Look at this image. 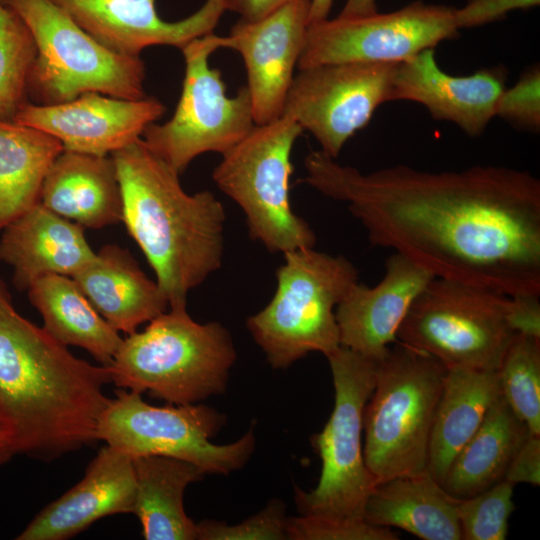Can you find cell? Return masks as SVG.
<instances>
[{
	"mask_svg": "<svg viewBox=\"0 0 540 540\" xmlns=\"http://www.w3.org/2000/svg\"><path fill=\"white\" fill-rule=\"evenodd\" d=\"M375 360L363 414L366 466L376 485L427 470L429 441L447 368L398 341Z\"/></svg>",
	"mask_w": 540,
	"mask_h": 540,
	"instance_id": "5",
	"label": "cell"
},
{
	"mask_svg": "<svg viewBox=\"0 0 540 540\" xmlns=\"http://www.w3.org/2000/svg\"><path fill=\"white\" fill-rule=\"evenodd\" d=\"M269 303L250 316L247 329L274 369H285L311 352L326 357L340 345L335 309L359 281L344 256L297 249L284 253Z\"/></svg>",
	"mask_w": 540,
	"mask_h": 540,
	"instance_id": "6",
	"label": "cell"
},
{
	"mask_svg": "<svg viewBox=\"0 0 540 540\" xmlns=\"http://www.w3.org/2000/svg\"><path fill=\"white\" fill-rule=\"evenodd\" d=\"M220 48H224V36L213 33L180 48L185 76L175 112L163 124H149L141 136L179 174L203 153L224 154L255 126L247 87L228 97L220 70L209 65L210 55Z\"/></svg>",
	"mask_w": 540,
	"mask_h": 540,
	"instance_id": "12",
	"label": "cell"
},
{
	"mask_svg": "<svg viewBox=\"0 0 540 540\" xmlns=\"http://www.w3.org/2000/svg\"><path fill=\"white\" fill-rule=\"evenodd\" d=\"M16 455L9 429L0 415V466Z\"/></svg>",
	"mask_w": 540,
	"mask_h": 540,
	"instance_id": "41",
	"label": "cell"
},
{
	"mask_svg": "<svg viewBox=\"0 0 540 540\" xmlns=\"http://www.w3.org/2000/svg\"><path fill=\"white\" fill-rule=\"evenodd\" d=\"M505 480L513 485L540 484V435L529 434L513 456Z\"/></svg>",
	"mask_w": 540,
	"mask_h": 540,
	"instance_id": "37",
	"label": "cell"
},
{
	"mask_svg": "<svg viewBox=\"0 0 540 540\" xmlns=\"http://www.w3.org/2000/svg\"><path fill=\"white\" fill-rule=\"evenodd\" d=\"M514 486L502 480L468 498L456 499L462 540H504L514 511Z\"/></svg>",
	"mask_w": 540,
	"mask_h": 540,
	"instance_id": "32",
	"label": "cell"
},
{
	"mask_svg": "<svg viewBox=\"0 0 540 540\" xmlns=\"http://www.w3.org/2000/svg\"><path fill=\"white\" fill-rule=\"evenodd\" d=\"M540 0H468L462 8H455L457 28H473L503 19L517 9L538 6Z\"/></svg>",
	"mask_w": 540,
	"mask_h": 540,
	"instance_id": "36",
	"label": "cell"
},
{
	"mask_svg": "<svg viewBox=\"0 0 540 540\" xmlns=\"http://www.w3.org/2000/svg\"><path fill=\"white\" fill-rule=\"evenodd\" d=\"M537 294L510 296L508 320L516 334L540 339V300Z\"/></svg>",
	"mask_w": 540,
	"mask_h": 540,
	"instance_id": "38",
	"label": "cell"
},
{
	"mask_svg": "<svg viewBox=\"0 0 540 540\" xmlns=\"http://www.w3.org/2000/svg\"><path fill=\"white\" fill-rule=\"evenodd\" d=\"M529 434L525 423L500 396L452 460L442 487L452 497L463 499L504 480L513 456Z\"/></svg>",
	"mask_w": 540,
	"mask_h": 540,
	"instance_id": "28",
	"label": "cell"
},
{
	"mask_svg": "<svg viewBox=\"0 0 540 540\" xmlns=\"http://www.w3.org/2000/svg\"><path fill=\"white\" fill-rule=\"evenodd\" d=\"M40 203L84 228L122 222V192L112 156L63 150L46 174Z\"/></svg>",
	"mask_w": 540,
	"mask_h": 540,
	"instance_id": "22",
	"label": "cell"
},
{
	"mask_svg": "<svg viewBox=\"0 0 540 540\" xmlns=\"http://www.w3.org/2000/svg\"><path fill=\"white\" fill-rule=\"evenodd\" d=\"M286 536L292 540H397L390 528L365 520H339L300 515L286 520Z\"/></svg>",
	"mask_w": 540,
	"mask_h": 540,
	"instance_id": "34",
	"label": "cell"
},
{
	"mask_svg": "<svg viewBox=\"0 0 540 540\" xmlns=\"http://www.w3.org/2000/svg\"><path fill=\"white\" fill-rule=\"evenodd\" d=\"M301 182L347 204L370 242L434 277L505 295H540V180L473 166L430 172L395 165L364 173L320 150Z\"/></svg>",
	"mask_w": 540,
	"mask_h": 540,
	"instance_id": "1",
	"label": "cell"
},
{
	"mask_svg": "<svg viewBox=\"0 0 540 540\" xmlns=\"http://www.w3.org/2000/svg\"><path fill=\"white\" fill-rule=\"evenodd\" d=\"M309 9L310 1H290L258 20L240 19L224 36V48L237 51L245 64L255 125L283 115L306 38Z\"/></svg>",
	"mask_w": 540,
	"mask_h": 540,
	"instance_id": "15",
	"label": "cell"
},
{
	"mask_svg": "<svg viewBox=\"0 0 540 540\" xmlns=\"http://www.w3.org/2000/svg\"><path fill=\"white\" fill-rule=\"evenodd\" d=\"M85 228L40 202L1 230L0 261L13 269L16 289L27 291L40 277H72L95 257Z\"/></svg>",
	"mask_w": 540,
	"mask_h": 540,
	"instance_id": "21",
	"label": "cell"
},
{
	"mask_svg": "<svg viewBox=\"0 0 540 540\" xmlns=\"http://www.w3.org/2000/svg\"><path fill=\"white\" fill-rule=\"evenodd\" d=\"M434 276L394 252L385 262L380 282L359 281L338 303L335 317L340 345L372 360L397 341L396 334L411 304Z\"/></svg>",
	"mask_w": 540,
	"mask_h": 540,
	"instance_id": "19",
	"label": "cell"
},
{
	"mask_svg": "<svg viewBox=\"0 0 540 540\" xmlns=\"http://www.w3.org/2000/svg\"><path fill=\"white\" fill-rule=\"evenodd\" d=\"M335 400L333 411L312 444L322 463L317 486L295 488L300 515L364 520V508L376 481L366 466L363 414L375 383V360L340 346L327 356Z\"/></svg>",
	"mask_w": 540,
	"mask_h": 540,
	"instance_id": "10",
	"label": "cell"
},
{
	"mask_svg": "<svg viewBox=\"0 0 540 540\" xmlns=\"http://www.w3.org/2000/svg\"><path fill=\"white\" fill-rule=\"evenodd\" d=\"M398 63H331L299 69L284 112L336 159L343 146L364 128L376 109L390 101Z\"/></svg>",
	"mask_w": 540,
	"mask_h": 540,
	"instance_id": "14",
	"label": "cell"
},
{
	"mask_svg": "<svg viewBox=\"0 0 540 540\" xmlns=\"http://www.w3.org/2000/svg\"><path fill=\"white\" fill-rule=\"evenodd\" d=\"M123 199V219L152 267L169 307L222 264L226 213L210 191L188 194L179 173L140 138L110 154Z\"/></svg>",
	"mask_w": 540,
	"mask_h": 540,
	"instance_id": "3",
	"label": "cell"
},
{
	"mask_svg": "<svg viewBox=\"0 0 540 540\" xmlns=\"http://www.w3.org/2000/svg\"><path fill=\"white\" fill-rule=\"evenodd\" d=\"M37 49L21 16L0 0V119L13 121L29 101L27 80Z\"/></svg>",
	"mask_w": 540,
	"mask_h": 540,
	"instance_id": "30",
	"label": "cell"
},
{
	"mask_svg": "<svg viewBox=\"0 0 540 540\" xmlns=\"http://www.w3.org/2000/svg\"><path fill=\"white\" fill-rule=\"evenodd\" d=\"M63 150L42 130L0 119V232L40 202L46 174Z\"/></svg>",
	"mask_w": 540,
	"mask_h": 540,
	"instance_id": "29",
	"label": "cell"
},
{
	"mask_svg": "<svg viewBox=\"0 0 540 540\" xmlns=\"http://www.w3.org/2000/svg\"><path fill=\"white\" fill-rule=\"evenodd\" d=\"M496 116L518 129L534 133L539 132V65L526 69L511 88L504 89L496 104Z\"/></svg>",
	"mask_w": 540,
	"mask_h": 540,
	"instance_id": "35",
	"label": "cell"
},
{
	"mask_svg": "<svg viewBox=\"0 0 540 540\" xmlns=\"http://www.w3.org/2000/svg\"><path fill=\"white\" fill-rule=\"evenodd\" d=\"M98 43L112 52L140 56L147 47H183L213 33L226 11L221 0H206L190 16L170 22L162 19L156 0H52Z\"/></svg>",
	"mask_w": 540,
	"mask_h": 540,
	"instance_id": "17",
	"label": "cell"
},
{
	"mask_svg": "<svg viewBox=\"0 0 540 540\" xmlns=\"http://www.w3.org/2000/svg\"><path fill=\"white\" fill-rule=\"evenodd\" d=\"M136 496L133 513L146 540L197 539V523L184 509V492L205 472L176 458L148 455L133 458Z\"/></svg>",
	"mask_w": 540,
	"mask_h": 540,
	"instance_id": "26",
	"label": "cell"
},
{
	"mask_svg": "<svg viewBox=\"0 0 540 540\" xmlns=\"http://www.w3.org/2000/svg\"><path fill=\"white\" fill-rule=\"evenodd\" d=\"M135 496L133 459L106 444L81 481L44 507L16 539L71 538L103 517L133 513Z\"/></svg>",
	"mask_w": 540,
	"mask_h": 540,
	"instance_id": "20",
	"label": "cell"
},
{
	"mask_svg": "<svg viewBox=\"0 0 540 540\" xmlns=\"http://www.w3.org/2000/svg\"><path fill=\"white\" fill-rule=\"evenodd\" d=\"M5 1L24 20L36 44L27 80L30 102L54 105L86 92L128 100L147 97L140 56L105 48L52 0Z\"/></svg>",
	"mask_w": 540,
	"mask_h": 540,
	"instance_id": "7",
	"label": "cell"
},
{
	"mask_svg": "<svg viewBox=\"0 0 540 540\" xmlns=\"http://www.w3.org/2000/svg\"><path fill=\"white\" fill-rule=\"evenodd\" d=\"M501 396L497 371L447 370L432 425L427 470L442 484L465 443Z\"/></svg>",
	"mask_w": 540,
	"mask_h": 540,
	"instance_id": "25",
	"label": "cell"
},
{
	"mask_svg": "<svg viewBox=\"0 0 540 540\" xmlns=\"http://www.w3.org/2000/svg\"><path fill=\"white\" fill-rule=\"evenodd\" d=\"M364 520L423 540H462L456 498L428 470L377 484L365 504Z\"/></svg>",
	"mask_w": 540,
	"mask_h": 540,
	"instance_id": "24",
	"label": "cell"
},
{
	"mask_svg": "<svg viewBox=\"0 0 540 540\" xmlns=\"http://www.w3.org/2000/svg\"><path fill=\"white\" fill-rule=\"evenodd\" d=\"M290 1L294 0H221L225 10L239 14L245 21L258 20Z\"/></svg>",
	"mask_w": 540,
	"mask_h": 540,
	"instance_id": "39",
	"label": "cell"
},
{
	"mask_svg": "<svg viewBox=\"0 0 540 540\" xmlns=\"http://www.w3.org/2000/svg\"><path fill=\"white\" fill-rule=\"evenodd\" d=\"M72 278L119 333L131 334L169 308L157 282L147 277L127 249L117 244L104 245Z\"/></svg>",
	"mask_w": 540,
	"mask_h": 540,
	"instance_id": "23",
	"label": "cell"
},
{
	"mask_svg": "<svg viewBox=\"0 0 540 540\" xmlns=\"http://www.w3.org/2000/svg\"><path fill=\"white\" fill-rule=\"evenodd\" d=\"M165 110L154 97L128 100L86 92L54 105L28 101L13 121L54 136L64 150L110 155L140 139L145 128Z\"/></svg>",
	"mask_w": 540,
	"mask_h": 540,
	"instance_id": "16",
	"label": "cell"
},
{
	"mask_svg": "<svg viewBox=\"0 0 540 540\" xmlns=\"http://www.w3.org/2000/svg\"><path fill=\"white\" fill-rule=\"evenodd\" d=\"M27 293L50 335L67 347L85 349L101 365H111L123 338L98 313L72 277L44 275Z\"/></svg>",
	"mask_w": 540,
	"mask_h": 540,
	"instance_id": "27",
	"label": "cell"
},
{
	"mask_svg": "<svg viewBox=\"0 0 540 540\" xmlns=\"http://www.w3.org/2000/svg\"><path fill=\"white\" fill-rule=\"evenodd\" d=\"M497 374L501 396L530 433L540 435V339L516 334Z\"/></svg>",
	"mask_w": 540,
	"mask_h": 540,
	"instance_id": "31",
	"label": "cell"
},
{
	"mask_svg": "<svg viewBox=\"0 0 540 540\" xmlns=\"http://www.w3.org/2000/svg\"><path fill=\"white\" fill-rule=\"evenodd\" d=\"M509 302V295L434 277L411 304L396 339L447 370L497 371L516 335Z\"/></svg>",
	"mask_w": 540,
	"mask_h": 540,
	"instance_id": "9",
	"label": "cell"
},
{
	"mask_svg": "<svg viewBox=\"0 0 540 540\" xmlns=\"http://www.w3.org/2000/svg\"><path fill=\"white\" fill-rule=\"evenodd\" d=\"M224 423V415L206 405L153 406L140 393L123 389L110 399L96 438L132 459L166 456L190 462L206 474L228 475L248 462L255 436L250 428L233 443H212Z\"/></svg>",
	"mask_w": 540,
	"mask_h": 540,
	"instance_id": "11",
	"label": "cell"
},
{
	"mask_svg": "<svg viewBox=\"0 0 540 540\" xmlns=\"http://www.w3.org/2000/svg\"><path fill=\"white\" fill-rule=\"evenodd\" d=\"M506 79L504 67L484 68L467 76L450 75L438 66L434 49H426L396 65L390 101L420 103L434 119L452 122L467 135L477 137L495 117Z\"/></svg>",
	"mask_w": 540,
	"mask_h": 540,
	"instance_id": "18",
	"label": "cell"
},
{
	"mask_svg": "<svg viewBox=\"0 0 540 540\" xmlns=\"http://www.w3.org/2000/svg\"><path fill=\"white\" fill-rule=\"evenodd\" d=\"M303 129L288 115L255 125L222 154L212 178L242 209L250 237L270 252L314 248L316 235L290 203L291 152Z\"/></svg>",
	"mask_w": 540,
	"mask_h": 540,
	"instance_id": "8",
	"label": "cell"
},
{
	"mask_svg": "<svg viewBox=\"0 0 540 540\" xmlns=\"http://www.w3.org/2000/svg\"><path fill=\"white\" fill-rule=\"evenodd\" d=\"M334 0H311L309 24L328 18Z\"/></svg>",
	"mask_w": 540,
	"mask_h": 540,
	"instance_id": "42",
	"label": "cell"
},
{
	"mask_svg": "<svg viewBox=\"0 0 540 540\" xmlns=\"http://www.w3.org/2000/svg\"><path fill=\"white\" fill-rule=\"evenodd\" d=\"M454 11L450 6L415 1L393 12L338 15L310 23L297 67L404 62L458 36Z\"/></svg>",
	"mask_w": 540,
	"mask_h": 540,
	"instance_id": "13",
	"label": "cell"
},
{
	"mask_svg": "<svg viewBox=\"0 0 540 540\" xmlns=\"http://www.w3.org/2000/svg\"><path fill=\"white\" fill-rule=\"evenodd\" d=\"M236 358L223 325L198 323L178 305L128 334L109 368L117 387L182 405L223 393Z\"/></svg>",
	"mask_w": 540,
	"mask_h": 540,
	"instance_id": "4",
	"label": "cell"
},
{
	"mask_svg": "<svg viewBox=\"0 0 540 540\" xmlns=\"http://www.w3.org/2000/svg\"><path fill=\"white\" fill-rule=\"evenodd\" d=\"M285 505L272 500L257 514L236 525L222 521L203 520L197 523L200 540H282L286 536Z\"/></svg>",
	"mask_w": 540,
	"mask_h": 540,
	"instance_id": "33",
	"label": "cell"
},
{
	"mask_svg": "<svg viewBox=\"0 0 540 540\" xmlns=\"http://www.w3.org/2000/svg\"><path fill=\"white\" fill-rule=\"evenodd\" d=\"M378 12L376 0H347L339 16H365Z\"/></svg>",
	"mask_w": 540,
	"mask_h": 540,
	"instance_id": "40",
	"label": "cell"
},
{
	"mask_svg": "<svg viewBox=\"0 0 540 540\" xmlns=\"http://www.w3.org/2000/svg\"><path fill=\"white\" fill-rule=\"evenodd\" d=\"M109 366L74 356L15 309L0 280V415L16 454L53 459L97 441Z\"/></svg>",
	"mask_w": 540,
	"mask_h": 540,
	"instance_id": "2",
	"label": "cell"
}]
</instances>
